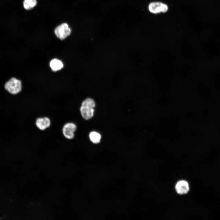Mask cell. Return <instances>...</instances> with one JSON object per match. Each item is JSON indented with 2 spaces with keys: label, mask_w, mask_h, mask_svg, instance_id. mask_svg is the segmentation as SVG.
Returning a JSON list of instances; mask_svg holds the SVG:
<instances>
[{
  "label": "cell",
  "mask_w": 220,
  "mask_h": 220,
  "mask_svg": "<svg viewBox=\"0 0 220 220\" xmlns=\"http://www.w3.org/2000/svg\"><path fill=\"white\" fill-rule=\"evenodd\" d=\"M5 88L11 94H16L21 90V82L16 78H12L6 83Z\"/></svg>",
  "instance_id": "cell-1"
},
{
  "label": "cell",
  "mask_w": 220,
  "mask_h": 220,
  "mask_svg": "<svg viewBox=\"0 0 220 220\" xmlns=\"http://www.w3.org/2000/svg\"><path fill=\"white\" fill-rule=\"evenodd\" d=\"M71 32L70 28L66 23H63L57 26L54 30V33L57 37L63 40L69 36Z\"/></svg>",
  "instance_id": "cell-2"
},
{
  "label": "cell",
  "mask_w": 220,
  "mask_h": 220,
  "mask_svg": "<svg viewBox=\"0 0 220 220\" xmlns=\"http://www.w3.org/2000/svg\"><path fill=\"white\" fill-rule=\"evenodd\" d=\"M77 129L76 125L72 122L65 124L62 128V133L65 138L68 139H73L74 137V133Z\"/></svg>",
  "instance_id": "cell-3"
},
{
  "label": "cell",
  "mask_w": 220,
  "mask_h": 220,
  "mask_svg": "<svg viewBox=\"0 0 220 220\" xmlns=\"http://www.w3.org/2000/svg\"><path fill=\"white\" fill-rule=\"evenodd\" d=\"M35 125L38 129L43 130L50 126L51 121L47 117H40L36 119Z\"/></svg>",
  "instance_id": "cell-4"
},
{
  "label": "cell",
  "mask_w": 220,
  "mask_h": 220,
  "mask_svg": "<svg viewBox=\"0 0 220 220\" xmlns=\"http://www.w3.org/2000/svg\"><path fill=\"white\" fill-rule=\"evenodd\" d=\"M175 189L177 193L179 194H186L189 190V184L186 181L184 180L179 181L176 184Z\"/></svg>",
  "instance_id": "cell-5"
},
{
  "label": "cell",
  "mask_w": 220,
  "mask_h": 220,
  "mask_svg": "<svg viewBox=\"0 0 220 220\" xmlns=\"http://www.w3.org/2000/svg\"><path fill=\"white\" fill-rule=\"evenodd\" d=\"M163 4V3L159 2H152L149 5V10L150 12L154 14L162 12Z\"/></svg>",
  "instance_id": "cell-6"
},
{
  "label": "cell",
  "mask_w": 220,
  "mask_h": 220,
  "mask_svg": "<svg viewBox=\"0 0 220 220\" xmlns=\"http://www.w3.org/2000/svg\"><path fill=\"white\" fill-rule=\"evenodd\" d=\"M80 110L82 117L85 119H90L93 116L94 111L93 108L81 106Z\"/></svg>",
  "instance_id": "cell-7"
},
{
  "label": "cell",
  "mask_w": 220,
  "mask_h": 220,
  "mask_svg": "<svg viewBox=\"0 0 220 220\" xmlns=\"http://www.w3.org/2000/svg\"><path fill=\"white\" fill-rule=\"evenodd\" d=\"M50 67L52 70L56 72L61 69L63 67V64L60 60L55 58L51 60L50 63Z\"/></svg>",
  "instance_id": "cell-8"
},
{
  "label": "cell",
  "mask_w": 220,
  "mask_h": 220,
  "mask_svg": "<svg viewBox=\"0 0 220 220\" xmlns=\"http://www.w3.org/2000/svg\"><path fill=\"white\" fill-rule=\"evenodd\" d=\"M36 0H24L23 6L26 10H30L33 8L37 4Z\"/></svg>",
  "instance_id": "cell-9"
},
{
  "label": "cell",
  "mask_w": 220,
  "mask_h": 220,
  "mask_svg": "<svg viewBox=\"0 0 220 220\" xmlns=\"http://www.w3.org/2000/svg\"><path fill=\"white\" fill-rule=\"evenodd\" d=\"M89 137L91 141L94 143H98L100 142L101 136L98 133L93 131L90 134Z\"/></svg>",
  "instance_id": "cell-10"
},
{
  "label": "cell",
  "mask_w": 220,
  "mask_h": 220,
  "mask_svg": "<svg viewBox=\"0 0 220 220\" xmlns=\"http://www.w3.org/2000/svg\"><path fill=\"white\" fill-rule=\"evenodd\" d=\"M95 105V102L93 99L90 98H87L82 102L81 106L93 108Z\"/></svg>",
  "instance_id": "cell-11"
},
{
  "label": "cell",
  "mask_w": 220,
  "mask_h": 220,
  "mask_svg": "<svg viewBox=\"0 0 220 220\" xmlns=\"http://www.w3.org/2000/svg\"><path fill=\"white\" fill-rule=\"evenodd\" d=\"M168 7L167 5L165 4H163L162 8V12L165 13L168 10Z\"/></svg>",
  "instance_id": "cell-12"
}]
</instances>
